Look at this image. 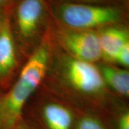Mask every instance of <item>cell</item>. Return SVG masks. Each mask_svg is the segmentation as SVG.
<instances>
[{
  "instance_id": "6",
  "label": "cell",
  "mask_w": 129,
  "mask_h": 129,
  "mask_svg": "<svg viewBox=\"0 0 129 129\" xmlns=\"http://www.w3.org/2000/svg\"><path fill=\"white\" fill-rule=\"evenodd\" d=\"M17 66V54L13 28L7 14L0 29V85H5Z\"/></svg>"
},
{
  "instance_id": "2",
  "label": "cell",
  "mask_w": 129,
  "mask_h": 129,
  "mask_svg": "<svg viewBox=\"0 0 129 129\" xmlns=\"http://www.w3.org/2000/svg\"><path fill=\"white\" fill-rule=\"evenodd\" d=\"M56 13L62 26L82 30L97 31L118 24L123 17V11L115 6L79 2L60 3Z\"/></svg>"
},
{
  "instance_id": "12",
  "label": "cell",
  "mask_w": 129,
  "mask_h": 129,
  "mask_svg": "<svg viewBox=\"0 0 129 129\" xmlns=\"http://www.w3.org/2000/svg\"><path fill=\"white\" fill-rule=\"evenodd\" d=\"M10 129H37V128L35 124L27 122L22 119L19 123Z\"/></svg>"
},
{
  "instance_id": "7",
  "label": "cell",
  "mask_w": 129,
  "mask_h": 129,
  "mask_svg": "<svg viewBox=\"0 0 129 129\" xmlns=\"http://www.w3.org/2000/svg\"><path fill=\"white\" fill-rule=\"evenodd\" d=\"M101 58L108 62H115L120 50L129 43L128 29L113 24L98 30Z\"/></svg>"
},
{
  "instance_id": "9",
  "label": "cell",
  "mask_w": 129,
  "mask_h": 129,
  "mask_svg": "<svg viewBox=\"0 0 129 129\" xmlns=\"http://www.w3.org/2000/svg\"><path fill=\"white\" fill-rule=\"evenodd\" d=\"M99 69L106 87L108 86L122 96L128 97V70L110 64L101 65Z\"/></svg>"
},
{
  "instance_id": "4",
  "label": "cell",
  "mask_w": 129,
  "mask_h": 129,
  "mask_svg": "<svg viewBox=\"0 0 129 129\" xmlns=\"http://www.w3.org/2000/svg\"><path fill=\"white\" fill-rule=\"evenodd\" d=\"M58 36L70 57L91 63L101 59L98 30L74 29L62 26Z\"/></svg>"
},
{
  "instance_id": "14",
  "label": "cell",
  "mask_w": 129,
  "mask_h": 129,
  "mask_svg": "<svg viewBox=\"0 0 129 129\" xmlns=\"http://www.w3.org/2000/svg\"><path fill=\"white\" fill-rule=\"evenodd\" d=\"M9 2V0H0V9H5V7Z\"/></svg>"
},
{
  "instance_id": "11",
  "label": "cell",
  "mask_w": 129,
  "mask_h": 129,
  "mask_svg": "<svg viewBox=\"0 0 129 129\" xmlns=\"http://www.w3.org/2000/svg\"><path fill=\"white\" fill-rule=\"evenodd\" d=\"M115 63L120 64L121 68H126L129 66V43L126 44L119 52L115 60Z\"/></svg>"
},
{
  "instance_id": "3",
  "label": "cell",
  "mask_w": 129,
  "mask_h": 129,
  "mask_svg": "<svg viewBox=\"0 0 129 129\" xmlns=\"http://www.w3.org/2000/svg\"><path fill=\"white\" fill-rule=\"evenodd\" d=\"M62 76L70 88L85 96H100L106 90L100 69L95 63L68 56L62 65Z\"/></svg>"
},
{
  "instance_id": "1",
  "label": "cell",
  "mask_w": 129,
  "mask_h": 129,
  "mask_svg": "<svg viewBox=\"0 0 129 129\" xmlns=\"http://www.w3.org/2000/svg\"><path fill=\"white\" fill-rule=\"evenodd\" d=\"M50 61L47 43L37 47L21 70L17 81L0 95V129H10L23 119L25 104L46 75Z\"/></svg>"
},
{
  "instance_id": "5",
  "label": "cell",
  "mask_w": 129,
  "mask_h": 129,
  "mask_svg": "<svg viewBox=\"0 0 129 129\" xmlns=\"http://www.w3.org/2000/svg\"><path fill=\"white\" fill-rule=\"evenodd\" d=\"M46 14L45 0H19L14 12V29L19 37L28 41L39 32Z\"/></svg>"
},
{
  "instance_id": "13",
  "label": "cell",
  "mask_w": 129,
  "mask_h": 129,
  "mask_svg": "<svg viewBox=\"0 0 129 129\" xmlns=\"http://www.w3.org/2000/svg\"><path fill=\"white\" fill-rule=\"evenodd\" d=\"M7 14V12L6 9H0V29L2 26V24H3V22L5 20Z\"/></svg>"
},
{
  "instance_id": "8",
  "label": "cell",
  "mask_w": 129,
  "mask_h": 129,
  "mask_svg": "<svg viewBox=\"0 0 129 129\" xmlns=\"http://www.w3.org/2000/svg\"><path fill=\"white\" fill-rule=\"evenodd\" d=\"M40 118L43 129H73L76 120L71 109L57 102L43 106Z\"/></svg>"
},
{
  "instance_id": "10",
  "label": "cell",
  "mask_w": 129,
  "mask_h": 129,
  "mask_svg": "<svg viewBox=\"0 0 129 129\" xmlns=\"http://www.w3.org/2000/svg\"><path fill=\"white\" fill-rule=\"evenodd\" d=\"M73 129H109L105 121L91 113L83 114L78 118Z\"/></svg>"
},
{
  "instance_id": "15",
  "label": "cell",
  "mask_w": 129,
  "mask_h": 129,
  "mask_svg": "<svg viewBox=\"0 0 129 129\" xmlns=\"http://www.w3.org/2000/svg\"><path fill=\"white\" fill-rule=\"evenodd\" d=\"M83 2H103V1H106V0H78Z\"/></svg>"
}]
</instances>
